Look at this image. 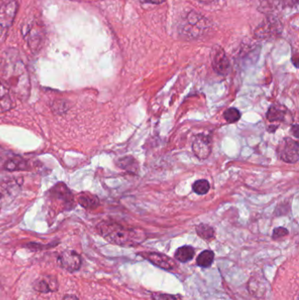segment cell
Returning a JSON list of instances; mask_svg holds the SVG:
<instances>
[{
  "mask_svg": "<svg viewBox=\"0 0 299 300\" xmlns=\"http://www.w3.org/2000/svg\"><path fill=\"white\" fill-rule=\"evenodd\" d=\"M2 80L20 99H27L30 92V78L27 67L16 51H7L2 65Z\"/></svg>",
  "mask_w": 299,
  "mask_h": 300,
  "instance_id": "cell-1",
  "label": "cell"
},
{
  "mask_svg": "<svg viewBox=\"0 0 299 300\" xmlns=\"http://www.w3.org/2000/svg\"><path fill=\"white\" fill-rule=\"evenodd\" d=\"M96 229L107 241L119 246L133 247L146 240V233L142 230L124 227L113 221H102L97 225Z\"/></svg>",
  "mask_w": 299,
  "mask_h": 300,
  "instance_id": "cell-2",
  "label": "cell"
},
{
  "mask_svg": "<svg viewBox=\"0 0 299 300\" xmlns=\"http://www.w3.org/2000/svg\"><path fill=\"white\" fill-rule=\"evenodd\" d=\"M208 29V22L202 15L191 12L183 20L179 32L186 38L195 39L200 37Z\"/></svg>",
  "mask_w": 299,
  "mask_h": 300,
  "instance_id": "cell-3",
  "label": "cell"
},
{
  "mask_svg": "<svg viewBox=\"0 0 299 300\" xmlns=\"http://www.w3.org/2000/svg\"><path fill=\"white\" fill-rule=\"evenodd\" d=\"M18 11L16 0H0V41L5 40Z\"/></svg>",
  "mask_w": 299,
  "mask_h": 300,
  "instance_id": "cell-4",
  "label": "cell"
},
{
  "mask_svg": "<svg viewBox=\"0 0 299 300\" xmlns=\"http://www.w3.org/2000/svg\"><path fill=\"white\" fill-rule=\"evenodd\" d=\"M277 155L285 163L296 164L299 159L298 142L290 138H284L277 147Z\"/></svg>",
  "mask_w": 299,
  "mask_h": 300,
  "instance_id": "cell-5",
  "label": "cell"
},
{
  "mask_svg": "<svg viewBox=\"0 0 299 300\" xmlns=\"http://www.w3.org/2000/svg\"><path fill=\"white\" fill-rule=\"evenodd\" d=\"M49 196L53 202L62 204L64 210H70L74 206L73 195L65 183H57L50 190Z\"/></svg>",
  "mask_w": 299,
  "mask_h": 300,
  "instance_id": "cell-6",
  "label": "cell"
},
{
  "mask_svg": "<svg viewBox=\"0 0 299 300\" xmlns=\"http://www.w3.org/2000/svg\"><path fill=\"white\" fill-rule=\"evenodd\" d=\"M23 33L31 49L33 51L40 49L43 40V29L36 21H28L27 26L23 27Z\"/></svg>",
  "mask_w": 299,
  "mask_h": 300,
  "instance_id": "cell-7",
  "label": "cell"
},
{
  "mask_svg": "<svg viewBox=\"0 0 299 300\" xmlns=\"http://www.w3.org/2000/svg\"><path fill=\"white\" fill-rule=\"evenodd\" d=\"M57 263L63 270L70 272H75L81 268L82 258L76 251L67 250L59 255L57 258Z\"/></svg>",
  "mask_w": 299,
  "mask_h": 300,
  "instance_id": "cell-8",
  "label": "cell"
},
{
  "mask_svg": "<svg viewBox=\"0 0 299 300\" xmlns=\"http://www.w3.org/2000/svg\"><path fill=\"white\" fill-rule=\"evenodd\" d=\"M212 64L214 70L220 75L226 76L229 72V60L220 46H214L212 50Z\"/></svg>",
  "mask_w": 299,
  "mask_h": 300,
  "instance_id": "cell-9",
  "label": "cell"
},
{
  "mask_svg": "<svg viewBox=\"0 0 299 300\" xmlns=\"http://www.w3.org/2000/svg\"><path fill=\"white\" fill-rule=\"evenodd\" d=\"M282 30V26L279 21L274 19L269 18L263 20L262 23L260 24L256 29V36L261 39H267L270 37H274L280 33Z\"/></svg>",
  "mask_w": 299,
  "mask_h": 300,
  "instance_id": "cell-10",
  "label": "cell"
},
{
  "mask_svg": "<svg viewBox=\"0 0 299 300\" xmlns=\"http://www.w3.org/2000/svg\"><path fill=\"white\" fill-rule=\"evenodd\" d=\"M193 153L198 159L205 160L212 153V140L206 134H197L193 140Z\"/></svg>",
  "mask_w": 299,
  "mask_h": 300,
  "instance_id": "cell-11",
  "label": "cell"
},
{
  "mask_svg": "<svg viewBox=\"0 0 299 300\" xmlns=\"http://www.w3.org/2000/svg\"><path fill=\"white\" fill-rule=\"evenodd\" d=\"M140 256L146 258V260L150 261V263H152L154 265L159 267L163 270H173L176 267L175 261L163 254L143 252L140 254Z\"/></svg>",
  "mask_w": 299,
  "mask_h": 300,
  "instance_id": "cell-12",
  "label": "cell"
},
{
  "mask_svg": "<svg viewBox=\"0 0 299 300\" xmlns=\"http://www.w3.org/2000/svg\"><path fill=\"white\" fill-rule=\"evenodd\" d=\"M58 281L56 277L52 276H42L39 277L33 283V289L42 292V293H48L58 290Z\"/></svg>",
  "mask_w": 299,
  "mask_h": 300,
  "instance_id": "cell-13",
  "label": "cell"
},
{
  "mask_svg": "<svg viewBox=\"0 0 299 300\" xmlns=\"http://www.w3.org/2000/svg\"><path fill=\"white\" fill-rule=\"evenodd\" d=\"M9 88L0 77V112L9 110L13 107V102L9 95Z\"/></svg>",
  "mask_w": 299,
  "mask_h": 300,
  "instance_id": "cell-14",
  "label": "cell"
},
{
  "mask_svg": "<svg viewBox=\"0 0 299 300\" xmlns=\"http://www.w3.org/2000/svg\"><path fill=\"white\" fill-rule=\"evenodd\" d=\"M78 204L83 208L92 210V209H96V207L99 206V199L93 194L83 192L80 194L78 197Z\"/></svg>",
  "mask_w": 299,
  "mask_h": 300,
  "instance_id": "cell-15",
  "label": "cell"
},
{
  "mask_svg": "<svg viewBox=\"0 0 299 300\" xmlns=\"http://www.w3.org/2000/svg\"><path fill=\"white\" fill-rule=\"evenodd\" d=\"M286 107L280 105H276L269 107L267 113V119L270 122H282L284 121L286 117Z\"/></svg>",
  "mask_w": 299,
  "mask_h": 300,
  "instance_id": "cell-16",
  "label": "cell"
},
{
  "mask_svg": "<svg viewBox=\"0 0 299 300\" xmlns=\"http://www.w3.org/2000/svg\"><path fill=\"white\" fill-rule=\"evenodd\" d=\"M4 168H5V170H8V171H19V170L21 171V170H27L28 164L26 161L24 160L23 158L16 157L7 161L4 165Z\"/></svg>",
  "mask_w": 299,
  "mask_h": 300,
  "instance_id": "cell-17",
  "label": "cell"
},
{
  "mask_svg": "<svg viewBox=\"0 0 299 300\" xmlns=\"http://www.w3.org/2000/svg\"><path fill=\"white\" fill-rule=\"evenodd\" d=\"M195 255V249L190 246H183L176 250L175 258L181 263H187L193 259Z\"/></svg>",
  "mask_w": 299,
  "mask_h": 300,
  "instance_id": "cell-18",
  "label": "cell"
},
{
  "mask_svg": "<svg viewBox=\"0 0 299 300\" xmlns=\"http://www.w3.org/2000/svg\"><path fill=\"white\" fill-rule=\"evenodd\" d=\"M118 166L120 167L123 170H126L127 172H130V173L136 172L137 170H139V166H138L136 161L134 160V158L132 157L121 158L118 162Z\"/></svg>",
  "mask_w": 299,
  "mask_h": 300,
  "instance_id": "cell-19",
  "label": "cell"
},
{
  "mask_svg": "<svg viewBox=\"0 0 299 300\" xmlns=\"http://www.w3.org/2000/svg\"><path fill=\"white\" fill-rule=\"evenodd\" d=\"M198 236L206 240H211L215 237V231L213 227L206 224H200L196 228Z\"/></svg>",
  "mask_w": 299,
  "mask_h": 300,
  "instance_id": "cell-20",
  "label": "cell"
},
{
  "mask_svg": "<svg viewBox=\"0 0 299 300\" xmlns=\"http://www.w3.org/2000/svg\"><path fill=\"white\" fill-rule=\"evenodd\" d=\"M213 260H214V254L213 251L205 250L197 257L196 264L202 268H208L213 264Z\"/></svg>",
  "mask_w": 299,
  "mask_h": 300,
  "instance_id": "cell-21",
  "label": "cell"
},
{
  "mask_svg": "<svg viewBox=\"0 0 299 300\" xmlns=\"http://www.w3.org/2000/svg\"><path fill=\"white\" fill-rule=\"evenodd\" d=\"M193 190L197 195H205L208 193L210 190V183L207 180H197L193 183Z\"/></svg>",
  "mask_w": 299,
  "mask_h": 300,
  "instance_id": "cell-22",
  "label": "cell"
},
{
  "mask_svg": "<svg viewBox=\"0 0 299 300\" xmlns=\"http://www.w3.org/2000/svg\"><path fill=\"white\" fill-rule=\"evenodd\" d=\"M240 113L236 108H229L224 113V118L228 123H235L240 119Z\"/></svg>",
  "mask_w": 299,
  "mask_h": 300,
  "instance_id": "cell-23",
  "label": "cell"
},
{
  "mask_svg": "<svg viewBox=\"0 0 299 300\" xmlns=\"http://www.w3.org/2000/svg\"><path fill=\"white\" fill-rule=\"evenodd\" d=\"M154 300H182L179 295H170V294L159 293L154 292L152 293Z\"/></svg>",
  "mask_w": 299,
  "mask_h": 300,
  "instance_id": "cell-24",
  "label": "cell"
},
{
  "mask_svg": "<svg viewBox=\"0 0 299 300\" xmlns=\"http://www.w3.org/2000/svg\"><path fill=\"white\" fill-rule=\"evenodd\" d=\"M288 234H289V232L286 228H284V227H277L273 231L272 237L274 240H276V239H280L282 237L286 236Z\"/></svg>",
  "mask_w": 299,
  "mask_h": 300,
  "instance_id": "cell-25",
  "label": "cell"
},
{
  "mask_svg": "<svg viewBox=\"0 0 299 300\" xmlns=\"http://www.w3.org/2000/svg\"><path fill=\"white\" fill-rule=\"evenodd\" d=\"M141 3H150L156 4V5H159L164 2V0H139Z\"/></svg>",
  "mask_w": 299,
  "mask_h": 300,
  "instance_id": "cell-26",
  "label": "cell"
},
{
  "mask_svg": "<svg viewBox=\"0 0 299 300\" xmlns=\"http://www.w3.org/2000/svg\"><path fill=\"white\" fill-rule=\"evenodd\" d=\"M284 6H293L297 2V0H279Z\"/></svg>",
  "mask_w": 299,
  "mask_h": 300,
  "instance_id": "cell-27",
  "label": "cell"
},
{
  "mask_svg": "<svg viewBox=\"0 0 299 300\" xmlns=\"http://www.w3.org/2000/svg\"><path fill=\"white\" fill-rule=\"evenodd\" d=\"M63 300H79L77 298L76 296L74 295H67L65 297H63Z\"/></svg>",
  "mask_w": 299,
  "mask_h": 300,
  "instance_id": "cell-28",
  "label": "cell"
},
{
  "mask_svg": "<svg viewBox=\"0 0 299 300\" xmlns=\"http://www.w3.org/2000/svg\"><path fill=\"white\" fill-rule=\"evenodd\" d=\"M297 128H298V126H297L296 124L293 126L292 131L293 133H294V136L296 137V138H298V133H297V130H298V129H297Z\"/></svg>",
  "mask_w": 299,
  "mask_h": 300,
  "instance_id": "cell-29",
  "label": "cell"
},
{
  "mask_svg": "<svg viewBox=\"0 0 299 300\" xmlns=\"http://www.w3.org/2000/svg\"><path fill=\"white\" fill-rule=\"evenodd\" d=\"M1 197H2V194H1V192H0V198H1Z\"/></svg>",
  "mask_w": 299,
  "mask_h": 300,
  "instance_id": "cell-30",
  "label": "cell"
}]
</instances>
